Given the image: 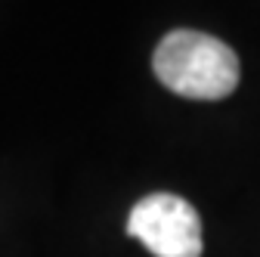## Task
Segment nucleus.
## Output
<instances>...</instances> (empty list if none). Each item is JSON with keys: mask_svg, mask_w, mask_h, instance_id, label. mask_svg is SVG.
<instances>
[{"mask_svg": "<svg viewBox=\"0 0 260 257\" xmlns=\"http://www.w3.org/2000/svg\"><path fill=\"white\" fill-rule=\"evenodd\" d=\"M155 75L186 100H223L239 84V56L220 38L202 31H171L155 50Z\"/></svg>", "mask_w": 260, "mask_h": 257, "instance_id": "1", "label": "nucleus"}, {"mask_svg": "<svg viewBox=\"0 0 260 257\" xmlns=\"http://www.w3.org/2000/svg\"><path fill=\"white\" fill-rule=\"evenodd\" d=\"M127 233L155 257H202L199 211L171 192H152L137 202L127 217Z\"/></svg>", "mask_w": 260, "mask_h": 257, "instance_id": "2", "label": "nucleus"}]
</instances>
